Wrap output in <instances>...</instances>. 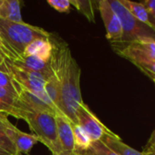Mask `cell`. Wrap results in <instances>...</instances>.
<instances>
[{
  "label": "cell",
  "mask_w": 155,
  "mask_h": 155,
  "mask_svg": "<svg viewBox=\"0 0 155 155\" xmlns=\"http://www.w3.org/2000/svg\"><path fill=\"white\" fill-rule=\"evenodd\" d=\"M51 35L45 29L36 25L0 19V38L5 46V57L19 56L32 41L50 39Z\"/></svg>",
  "instance_id": "1"
},
{
  "label": "cell",
  "mask_w": 155,
  "mask_h": 155,
  "mask_svg": "<svg viewBox=\"0 0 155 155\" xmlns=\"http://www.w3.org/2000/svg\"><path fill=\"white\" fill-rule=\"evenodd\" d=\"M29 129L52 153L53 155H61V147L58 136L56 115L49 113L26 112L23 119Z\"/></svg>",
  "instance_id": "2"
},
{
  "label": "cell",
  "mask_w": 155,
  "mask_h": 155,
  "mask_svg": "<svg viewBox=\"0 0 155 155\" xmlns=\"http://www.w3.org/2000/svg\"><path fill=\"white\" fill-rule=\"evenodd\" d=\"M4 64H5V73L10 76L16 87L19 86L28 90L36 96L40 98L42 101H44L46 104H48L52 108H54L59 115L64 116L54 106V104L51 103L48 96L47 95L44 88L47 79L44 76L23 65L14 64L13 62H11L6 58H5L4 60Z\"/></svg>",
  "instance_id": "3"
},
{
  "label": "cell",
  "mask_w": 155,
  "mask_h": 155,
  "mask_svg": "<svg viewBox=\"0 0 155 155\" xmlns=\"http://www.w3.org/2000/svg\"><path fill=\"white\" fill-rule=\"evenodd\" d=\"M108 2L120 18L122 27V37L118 43L127 44L136 41H155L154 29L138 21L119 0H108Z\"/></svg>",
  "instance_id": "4"
},
{
  "label": "cell",
  "mask_w": 155,
  "mask_h": 155,
  "mask_svg": "<svg viewBox=\"0 0 155 155\" xmlns=\"http://www.w3.org/2000/svg\"><path fill=\"white\" fill-rule=\"evenodd\" d=\"M120 56L135 64L143 60H155V41H136L127 44L111 43Z\"/></svg>",
  "instance_id": "5"
},
{
  "label": "cell",
  "mask_w": 155,
  "mask_h": 155,
  "mask_svg": "<svg viewBox=\"0 0 155 155\" xmlns=\"http://www.w3.org/2000/svg\"><path fill=\"white\" fill-rule=\"evenodd\" d=\"M76 116L78 124L87 133L92 143L100 141L105 134L111 132L90 110L86 104H83L77 109Z\"/></svg>",
  "instance_id": "6"
},
{
  "label": "cell",
  "mask_w": 155,
  "mask_h": 155,
  "mask_svg": "<svg viewBox=\"0 0 155 155\" xmlns=\"http://www.w3.org/2000/svg\"><path fill=\"white\" fill-rule=\"evenodd\" d=\"M98 9L106 28V38L111 43L120 42L122 37V24L108 0L98 1Z\"/></svg>",
  "instance_id": "7"
},
{
  "label": "cell",
  "mask_w": 155,
  "mask_h": 155,
  "mask_svg": "<svg viewBox=\"0 0 155 155\" xmlns=\"http://www.w3.org/2000/svg\"><path fill=\"white\" fill-rule=\"evenodd\" d=\"M5 132L15 148L16 155H22L23 153L28 154L34 145L39 142L36 135L23 133L17 129L8 119L5 123Z\"/></svg>",
  "instance_id": "8"
},
{
  "label": "cell",
  "mask_w": 155,
  "mask_h": 155,
  "mask_svg": "<svg viewBox=\"0 0 155 155\" xmlns=\"http://www.w3.org/2000/svg\"><path fill=\"white\" fill-rule=\"evenodd\" d=\"M26 112H29L28 109L16 94L0 86V114L23 120Z\"/></svg>",
  "instance_id": "9"
},
{
  "label": "cell",
  "mask_w": 155,
  "mask_h": 155,
  "mask_svg": "<svg viewBox=\"0 0 155 155\" xmlns=\"http://www.w3.org/2000/svg\"><path fill=\"white\" fill-rule=\"evenodd\" d=\"M58 136L61 147V155H77L74 144L73 124L65 116L56 115Z\"/></svg>",
  "instance_id": "10"
},
{
  "label": "cell",
  "mask_w": 155,
  "mask_h": 155,
  "mask_svg": "<svg viewBox=\"0 0 155 155\" xmlns=\"http://www.w3.org/2000/svg\"><path fill=\"white\" fill-rule=\"evenodd\" d=\"M16 94L18 99L25 104V106L28 109L29 112L33 113H49L55 115H59L58 112L52 108L50 105L46 104L40 98L36 96L34 94L29 92L28 90L16 86Z\"/></svg>",
  "instance_id": "11"
},
{
  "label": "cell",
  "mask_w": 155,
  "mask_h": 155,
  "mask_svg": "<svg viewBox=\"0 0 155 155\" xmlns=\"http://www.w3.org/2000/svg\"><path fill=\"white\" fill-rule=\"evenodd\" d=\"M5 58L10 60L14 64L23 65L36 73H38L39 74L44 76L47 80L54 74L50 63L40 60L37 57L19 55V56H12V57H5Z\"/></svg>",
  "instance_id": "12"
},
{
  "label": "cell",
  "mask_w": 155,
  "mask_h": 155,
  "mask_svg": "<svg viewBox=\"0 0 155 155\" xmlns=\"http://www.w3.org/2000/svg\"><path fill=\"white\" fill-rule=\"evenodd\" d=\"M53 43L50 39H36L24 50L21 55L35 56L45 62H49L53 54Z\"/></svg>",
  "instance_id": "13"
},
{
  "label": "cell",
  "mask_w": 155,
  "mask_h": 155,
  "mask_svg": "<svg viewBox=\"0 0 155 155\" xmlns=\"http://www.w3.org/2000/svg\"><path fill=\"white\" fill-rule=\"evenodd\" d=\"M107 147L112 150L114 153L119 155H143V153L136 151L135 149L130 147L124 143L120 136H118L113 132L105 134L100 140Z\"/></svg>",
  "instance_id": "14"
},
{
  "label": "cell",
  "mask_w": 155,
  "mask_h": 155,
  "mask_svg": "<svg viewBox=\"0 0 155 155\" xmlns=\"http://www.w3.org/2000/svg\"><path fill=\"white\" fill-rule=\"evenodd\" d=\"M122 5L140 22L155 30V20L151 16L145 6L142 3L130 0H119Z\"/></svg>",
  "instance_id": "15"
},
{
  "label": "cell",
  "mask_w": 155,
  "mask_h": 155,
  "mask_svg": "<svg viewBox=\"0 0 155 155\" xmlns=\"http://www.w3.org/2000/svg\"><path fill=\"white\" fill-rule=\"evenodd\" d=\"M0 19L14 23H22L20 1L0 0Z\"/></svg>",
  "instance_id": "16"
},
{
  "label": "cell",
  "mask_w": 155,
  "mask_h": 155,
  "mask_svg": "<svg viewBox=\"0 0 155 155\" xmlns=\"http://www.w3.org/2000/svg\"><path fill=\"white\" fill-rule=\"evenodd\" d=\"M44 88H45L46 94L48 96L51 103L63 114V113H62V100H61L60 86H59V83H58L57 77L55 76V74H53L50 78H48L46 81Z\"/></svg>",
  "instance_id": "17"
},
{
  "label": "cell",
  "mask_w": 155,
  "mask_h": 155,
  "mask_svg": "<svg viewBox=\"0 0 155 155\" xmlns=\"http://www.w3.org/2000/svg\"><path fill=\"white\" fill-rule=\"evenodd\" d=\"M73 136L74 144L77 154L86 153L91 145V140L87 133L79 124H73Z\"/></svg>",
  "instance_id": "18"
},
{
  "label": "cell",
  "mask_w": 155,
  "mask_h": 155,
  "mask_svg": "<svg viewBox=\"0 0 155 155\" xmlns=\"http://www.w3.org/2000/svg\"><path fill=\"white\" fill-rule=\"evenodd\" d=\"M70 5L81 13L90 22H95V9L94 5L96 2L90 0H69Z\"/></svg>",
  "instance_id": "19"
},
{
  "label": "cell",
  "mask_w": 155,
  "mask_h": 155,
  "mask_svg": "<svg viewBox=\"0 0 155 155\" xmlns=\"http://www.w3.org/2000/svg\"><path fill=\"white\" fill-rule=\"evenodd\" d=\"M7 119V115L0 114V148L10 154L16 155L15 148L5 132V123Z\"/></svg>",
  "instance_id": "20"
},
{
  "label": "cell",
  "mask_w": 155,
  "mask_h": 155,
  "mask_svg": "<svg viewBox=\"0 0 155 155\" xmlns=\"http://www.w3.org/2000/svg\"><path fill=\"white\" fill-rule=\"evenodd\" d=\"M86 153L88 155H119L107 147L101 141L91 143V145Z\"/></svg>",
  "instance_id": "21"
},
{
  "label": "cell",
  "mask_w": 155,
  "mask_h": 155,
  "mask_svg": "<svg viewBox=\"0 0 155 155\" xmlns=\"http://www.w3.org/2000/svg\"><path fill=\"white\" fill-rule=\"evenodd\" d=\"M48 4L59 13H69L71 5L69 0H48Z\"/></svg>",
  "instance_id": "22"
},
{
  "label": "cell",
  "mask_w": 155,
  "mask_h": 155,
  "mask_svg": "<svg viewBox=\"0 0 155 155\" xmlns=\"http://www.w3.org/2000/svg\"><path fill=\"white\" fill-rule=\"evenodd\" d=\"M0 86L17 95L16 89V86H15L12 79L6 73L3 72L1 70H0Z\"/></svg>",
  "instance_id": "23"
},
{
  "label": "cell",
  "mask_w": 155,
  "mask_h": 155,
  "mask_svg": "<svg viewBox=\"0 0 155 155\" xmlns=\"http://www.w3.org/2000/svg\"><path fill=\"white\" fill-rule=\"evenodd\" d=\"M137 67L142 69L143 71L149 73L150 77H155V60H143L134 64Z\"/></svg>",
  "instance_id": "24"
},
{
  "label": "cell",
  "mask_w": 155,
  "mask_h": 155,
  "mask_svg": "<svg viewBox=\"0 0 155 155\" xmlns=\"http://www.w3.org/2000/svg\"><path fill=\"white\" fill-rule=\"evenodd\" d=\"M141 3L145 6L151 16L155 20V0H145Z\"/></svg>",
  "instance_id": "25"
},
{
  "label": "cell",
  "mask_w": 155,
  "mask_h": 155,
  "mask_svg": "<svg viewBox=\"0 0 155 155\" xmlns=\"http://www.w3.org/2000/svg\"><path fill=\"white\" fill-rule=\"evenodd\" d=\"M4 52H5V46H4V44H3L1 38H0V70L5 73V64H4V60H5Z\"/></svg>",
  "instance_id": "26"
},
{
  "label": "cell",
  "mask_w": 155,
  "mask_h": 155,
  "mask_svg": "<svg viewBox=\"0 0 155 155\" xmlns=\"http://www.w3.org/2000/svg\"><path fill=\"white\" fill-rule=\"evenodd\" d=\"M145 148L146 149H153V150H155V131L153 132V134H152V135H151Z\"/></svg>",
  "instance_id": "27"
},
{
  "label": "cell",
  "mask_w": 155,
  "mask_h": 155,
  "mask_svg": "<svg viewBox=\"0 0 155 155\" xmlns=\"http://www.w3.org/2000/svg\"><path fill=\"white\" fill-rule=\"evenodd\" d=\"M143 155H155V150L153 149H144V151L143 152Z\"/></svg>",
  "instance_id": "28"
},
{
  "label": "cell",
  "mask_w": 155,
  "mask_h": 155,
  "mask_svg": "<svg viewBox=\"0 0 155 155\" xmlns=\"http://www.w3.org/2000/svg\"><path fill=\"white\" fill-rule=\"evenodd\" d=\"M0 155H12V154L8 153L7 152H5V150H3V149H1V148H0Z\"/></svg>",
  "instance_id": "29"
},
{
  "label": "cell",
  "mask_w": 155,
  "mask_h": 155,
  "mask_svg": "<svg viewBox=\"0 0 155 155\" xmlns=\"http://www.w3.org/2000/svg\"><path fill=\"white\" fill-rule=\"evenodd\" d=\"M79 155H88V154H87L86 153H80V154H79Z\"/></svg>",
  "instance_id": "30"
},
{
  "label": "cell",
  "mask_w": 155,
  "mask_h": 155,
  "mask_svg": "<svg viewBox=\"0 0 155 155\" xmlns=\"http://www.w3.org/2000/svg\"><path fill=\"white\" fill-rule=\"evenodd\" d=\"M153 82H154L155 84V77H153Z\"/></svg>",
  "instance_id": "31"
},
{
  "label": "cell",
  "mask_w": 155,
  "mask_h": 155,
  "mask_svg": "<svg viewBox=\"0 0 155 155\" xmlns=\"http://www.w3.org/2000/svg\"><path fill=\"white\" fill-rule=\"evenodd\" d=\"M77 155H79V154H77Z\"/></svg>",
  "instance_id": "32"
}]
</instances>
